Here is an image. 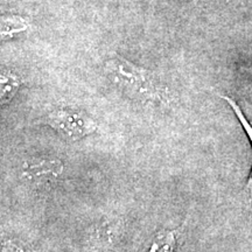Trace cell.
<instances>
[{"instance_id": "cell-6", "label": "cell", "mask_w": 252, "mask_h": 252, "mask_svg": "<svg viewBox=\"0 0 252 252\" xmlns=\"http://www.w3.org/2000/svg\"><path fill=\"white\" fill-rule=\"evenodd\" d=\"M20 81L12 72H2L1 75V103H8L14 97Z\"/></svg>"}, {"instance_id": "cell-1", "label": "cell", "mask_w": 252, "mask_h": 252, "mask_svg": "<svg viewBox=\"0 0 252 252\" xmlns=\"http://www.w3.org/2000/svg\"><path fill=\"white\" fill-rule=\"evenodd\" d=\"M105 71L115 84L135 99L143 102H162L165 99V90L158 84L153 75L127 60L119 56L110 59L105 63Z\"/></svg>"}, {"instance_id": "cell-2", "label": "cell", "mask_w": 252, "mask_h": 252, "mask_svg": "<svg viewBox=\"0 0 252 252\" xmlns=\"http://www.w3.org/2000/svg\"><path fill=\"white\" fill-rule=\"evenodd\" d=\"M47 123L71 140L81 139L97 128L96 122L93 118L83 111L74 109H58L50 112Z\"/></svg>"}, {"instance_id": "cell-7", "label": "cell", "mask_w": 252, "mask_h": 252, "mask_svg": "<svg viewBox=\"0 0 252 252\" xmlns=\"http://www.w3.org/2000/svg\"><path fill=\"white\" fill-rule=\"evenodd\" d=\"M222 98H223V99H225V100H226V103H228L229 105L231 106V108H232V110H234V112H235L236 117L238 118L239 123H241L242 126H243V128H244L245 133H247V135L249 137V139H250V143H251V145H252V125L250 124V122L248 121L247 117H245V116H244L243 111H242V109L239 108L238 104L236 103L235 100L231 98V97H228V96H222ZM248 186H249V187H250V189H251V193H252V171H251V173H250V180H249V184H248Z\"/></svg>"}, {"instance_id": "cell-3", "label": "cell", "mask_w": 252, "mask_h": 252, "mask_svg": "<svg viewBox=\"0 0 252 252\" xmlns=\"http://www.w3.org/2000/svg\"><path fill=\"white\" fill-rule=\"evenodd\" d=\"M62 172L63 165L58 159H32L25 162L24 175L36 182L56 179Z\"/></svg>"}, {"instance_id": "cell-5", "label": "cell", "mask_w": 252, "mask_h": 252, "mask_svg": "<svg viewBox=\"0 0 252 252\" xmlns=\"http://www.w3.org/2000/svg\"><path fill=\"white\" fill-rule=\"evenodd\" d=\"M27 28L26 21L20 17H2L1 19V36L2 39L14 36Z\"/></svg>"}, {"instance_id": "cell-4", "label": "cell", "mask_w": 252, "mask_h": 252, "mask_svg": "<svg viewBox=\"0 0 252 252\" xmlns=\"http://www.w3.org/2000/svg\"><path fill=\"white\" fill-rule=\"evenodd\" d=\"M176 247V232H160L153 241L147 252H174Z\"/></svg>"}]
</instances>
